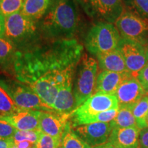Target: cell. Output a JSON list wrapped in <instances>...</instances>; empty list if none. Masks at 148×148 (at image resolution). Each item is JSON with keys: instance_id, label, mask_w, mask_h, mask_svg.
Listing matches in <instances>:
<instances>
[{"instance_id": "6da1fadb", "label": "cell", "mask_w": 148, "mask_h": 148, "mask_svg": "<svg viewBox=\"0 0 148 148\" xmlns=\"http://www.w3.org/2000/svg\"><path fill=\"white\" fill-rule=\"evenodd\" d=\"M84 48L75 38H47L21 46L12 68L16 80L31 88L52 108L61 86L73 82Z\"/></svg>"}, {"instance_id": "7a4b0ae2", "label": "cell", "mask_w": 148, "mask_h": 148, "mask_svg": "<svg viewBox=\"0 0 148 148\" xmlns=\"http://www.w3.org/2000/svg\"><path fill=\"white\" fill-rule=\"evenodd\" d=\"M42 18L40 29L44 38H73L77 27V14L73 0H51Z\"/></svg>"}, {"instance_id": "3957f363", "label": "cell", "mask_w": 148, "mask_h": 148, "mask_svg": "<svg viewBox=\"0 0 148 148\" xmlns=\"http://www.w3.org/2000/svg\"><path fill=\"white\" fill-rule=\"evenodd\" d=\"M98 62L84 53L75 71L73 86L77 108L94 95L97 77Z\"/></svg>"}, {"instance_id": "277c9868", "label": "cell", "mask_w": 148, "mask_h": 148, "mask_svg": "<svg viewBox=\"0 0 148 148\" xmlns=\"http://www.w3.org/2000/svg\"><path fill=\"white\" fill-rule=\"evenodd\" d=\"M121 39L115 25L108 22H99L88 31L85 46L90 53L97 56L118 48Z\"/></svg>"}, {"instance_id": "5b68a950", "label": "cell", "mask_w": 148, "mask_h": 148, "mask_svg": "<svg viewBox=\"0 0 148 148\" xmlns=\"http://www.w3.org/2000/svg\"><path fill=\"white\" fill-rule=\"evenodd\" d=\"M0 84L8 92L19 110L56 112L45 104L32 88L17 80L1 79Z\"/></svg>"}, {"instance_id": "8992f818", "label": "cell", "mask_w": 148, "mask_h": 148, "mask_svg": "<svg viewBox=\"0 0 148 148\" xmlns=\"http://www.w3.org/2000/svg\"><path fill=\"white\" fill-rule=\"evenodd\" d=\"M36 30V21L21 12L5 17L4 36L15 46H23L32 42Z\"/></svg>"}, {"instance_id": "52a82bcc", "label": "cell", "mask_w": 148, "mask_h": 148, "mask_svg": "<svg viewBox=\"0 0 148 148\" xmlns=\"http://www.w3.org/2000/svg\"><path fill=\"white\" fill-rule=\"evenodd\" d=\"M114 24L121 38L134 40L143 45L148 42V18L132 10H124Z\"/></svg>"}, {"instance_id": "ba28073f", "label": "cell", "mask_w": 148, "mask_h": 148, "mask_svg": "<svg viewBox=\"0 0 148 148\" xmlns=\"http://www.w3.org/2000/svg\"><path fill=\"white\" fill-rule=\"evenodd\" d=\"M119 108V102L114 95L95 94L73 111L71 116L72 128L78 126L82 120L104 111Z\"/></svg>"}, {"instance_id": "9c48e42d", "label": "cell", "mask_w": 148, "mask_h": 148, "mask_svg": "<svg viewBox=\"0 0 148 148\" xmlns=\"http://www.w3.org/2000/svg\"><path fill=\"white\" fill-rule=\"evenodd\" d=\"M118 48L123 55L127 71L133 77H136L148 62L144 46L140 42L121 38Z\"/></svg>"}, {"instance_id": "30bf717a", "label": "cell", "mask_w": 148, "mask_h": 148, "mask_svg": "<svg viewBox=\"0 0 148 148\" xmlns=\"http://www.w3.org/2000/svg\"><path fill=\"white\" fill-rule=\"evenodd\" d=\"M73 130L81 139L93 148L108 143L112 126L110 122H97L78 125Z\"/></svg>"}, {"instance_id": "8fae6325", "label": "cell", "mask_w": 148, "mask_h": 148, "mask_svg": "<svg viewBox=\"0 0 148 148\" xmlns=\"http://www.w3.org/2000/svg\"><path fill=\"white\" fill-rule=\"evenodd\" d=\"M71 114L40 111L39 130L42 133L60 140Z\"/></svg>"}, {"instance_id": "7c38bea8", "label": "cell", "mask_w": 148, "mask_h": 148, "mask_svg": "<svg viewBox=\"0 0 148 148\" xmlns=\"http://www.w3.org/2000/svg\"><path fill=\"white\" fill-rule=\"evenodd\" d=\"M145 95V90L138 79L130 77L120 84L114 94L120 106L132 107Z\"/></svg>"}, {"instance_id": "4fadbf2b", "label": "cell", "mask_w": 148, "mask_h": 148, "mask_svg": "<svg viewBox=\"0 0 148 148\" xmlns=\"http://www.w3.org/2000/svg\"><path fill=\"white\" fill-rule=\"evenodd\" d=\"M130 73L102 71L98 73L96 80L95 94L114 95L120 84L125 79L132 77Z\"/></svg>"}, {"instance_id": "5bb4252c", "label": "cell", "mask_w": 148, "mask_h": 148, "mask_svg": "<svg viewBox=\"0 0 148 148\" xmlns=\"http://www.w3.org/2000/svg\"><path fill=\"white\" fill-rule=\"evenodd\" d=\"M92 10L108 23H115L124 11L122 0H87Z\"/></svg>"}, {"instance_id": "9a60e30c", "label": "cell", "mask_w": 148, "mask_h": 148, "mask_svg": "<svg viewBox=\"0 0 148 148\" xmlns=\"http://www.w3.org/2000/svg\"><path fill=\"white\" fill-rule=\"evenodd\" d=\"M40 110H21L10 116H0L18 130L36 131L39 130Z\"/></svg>"}, {"instance_id": "2e32d148", "label": "cell", "mask_w": 148, "mask_h": 148, "mask_svg": "<svg viewBox=\"0 0 148 148\" xmlns=\"http://www.w3.org/2000/svg\"><path fill=\"white\" fill-rule=\"evenodd\" d=\"M140 132L137 127L113 128L108 142L118 148H140Z\"/></svg>"}, {"instance_id": "e0dca14e", "label": "cell", "mask_w": 148, "mask_h": 148, "mask_svg": "<svg viewBox=\"0 0 148 148\" xmlns=\"http://www.w3.org/2000/svg\"><path fill=\"white\" fill-rule=\"evenodd\" d=\"M73 82H68L59 88L52 108L60 114H72L77 108L73 95Z\"/></svg>"}, {"instance_id": "ac0fdd59", "label": "cell", "mask_w": 148, "mask_h": 148, "mask_svg": "<svg viewBox=\"0 0 148 148\" xmlns=\"http://www.w3.org/2000/svg\"><path fill=\"white\" fill-rule=\"evenodd\" d=\"M98 65L103 71L125 73L128 72L123 55L119 48L96 56ZM130 73V72H129Z\"/></svg>"}, {"instance_id": "d6986e66", "label": "cell", "mask_w": 148, "mask_h": 148, "mask_svg": "<svg viewBox=\"0 0 148 148\" xmlns=\"http://www.w3.org/2000/svg\"><path fill=\"white\" fill-rule=\"evenodd\" d=\"M50 1L51 0H25L21 12L36 21L47 12Z\"/></svg>"}, {"instance_id": "ffe728a7", "label": "cell", "mask_w": 148, "mask_h": 148, "mask_svg": "<svg viewBox=\"0 0 148 148\" xmlns=\"http://www.w3.org/2000/svg\"><path fill=\"white\" fill-rule=\"evenodd\" d=\"M110 123L112 129L137 127L136 119L132 113V108L130 106L119 107L117 115Z\"/></svg>"}, {"instance_id": "44dd1931", "label": "cell", "mask_w": 148, "mask_h": 148, "mask_svg": "<svg viewBox=\"0 0 148 148\" xmlns=\"http://www.w3.org/2000/svg\"><path fill=\"white\" fill-rule=\"evenodd\" d=\"M60 148H91L74 132L70 121L67 123L60 140Z\"/></svg>"}, {"instance_id": "7402d4cb", "label": "cell", "mask_w": 148, "mask_h": 148, "mask_svg": "<svg viewBox=\"0 0 148 148\" xmlns=\"http://www.w3.org/2000/svg\"><path fill=\"white\" fill-rule=\"evenodd\" d=\"M131 108L138 128L141 130L148 127L146 122V117L148 114V97L144 96Z\"/></svg>"}, {"instance_id": "603a6c76", "label": "cell", "mask_w": 148, "mask_h": 148, "mask_svg": "<svg viewBox=\"0 0 148 148\" xmlns=\"http://www.w3.org/2000/svg\"><path fill=\"white\" fill-rule=\"evenodd\" d=\"M16 49V46L5 36L0 37V66L12 63Z\"/></svg>"}, {"instance_id": "cb8c5ba5", "label": "cell", "mask_w": 148, "mask_h": 148, "mask_svg": "<svg viewBox=\"0 0 148 148\" xmlns=\"http://www.w3.org/2000/svg\"><path fill=\"white\" fill-rule=\"evenodd\" d=\"M19 110L8 92L0 84V116H10Z\"/></svg>"}, {"instance_id": "d4e9b609", "label": "cell", "mask_w": 148, "mask_h": 148, "mask_svg": "<svg viewBox=\"0 0 148 148\" xmlns=\"http://www.w3.org/2000/svg\"><path fill=\"white\" fill-rule=\"evenodd\" d=\"M119 108L112 109L100 112V113L95 114V115L90 116L89 117L86 118L79 122V125L89 124L92 123H97V122H103V123H109L113 120L117 115Z\"/></svg>"}, {"instance_id": "484cf974", "label": "cell", "mask_w": 148, "mask_h": 148, "mask_svg": "<svg viewBox=\"0 0 148 148\" xmlns=\"http://www.w3.org/2000/svg\"><path fill=\"white\" fill-rule=\"evenodd\" d=\"M25 0H1L0 14L4 17L21 12Z\"/></svg>"}, {"instance_id": "4316f807", "label": "cell", "mask_w": 148, "mask_h": 148, "mask_svg": "<svg viewBox=\"0 0 148 148\" xmlns=\"http://www.w3.org/2000/svg\"><path fill=\"white\" fill-rule=\"evenodd\" d=\"M41 132L40 130L36 131H22L16 130L13 136L14 144L22 141H29L32 143H36L38 141Z\"/></svg>"}, {"instance_id": "83f0119b", "label": "cell", "mask_w": 148, "mask_h": 148, "mask_svg": "<svg viewBox=\"0 0 148 148\" xmlns=\"http://www.w3.org/2000/svg\"><path fill=\"white\" fill-rule=\"evenodd\" d=\"M60 140L42 132L38 141L35 143V148H60Z\"/></svg>"}, {"instance_id": "f1b7e54d", "label": "cell", "mask_w": 148, "mask_h": 148, "mask_svg": "<svg viewBox=\"0 0 148 148\" xmlns=\"http://www.w3.org/2000/svg\"><path fill=\"white\" fill-rule=\"evenodd\" d=\"M16 130L10 123L0 117V138H12Z\"/></svg>"}, {"instance_id": "f546056e", "label": "cell", "mask_w": 148, "mask_h": 148, "mask_svg": "<svg viewBox=\"0 0 148 148\" xmlns=\"http://www.w3.org/2000/svg\"><path fill=\"white\" fill-rule=\"evenodd\" d=\"M130 3L136 13L148 18V0H130Z\"/></svg>"}, {"instance_id": "4dcf8cb0", "label": "cell", "mask_w": 148, "mask_h": 148, "mask_svg": "<svg viewBox=\"0 0 148 148\" xmlns=\"http://www.w3.org/2000/svg\"><path fill=\"white\" fill-rule=\"evenodd\" d=\"M136 78L142 84L145 92L148 90V62L146 65L139 71Z\"/></svg>"}, {"instance_id": "1f68e13d", "label": "cell", "mask_w": 148, "mask_h": 148, "mask_svg": "<svg viewBox=\"0 0 148 148\" xmlns=\"http://www.w3.org/2000/svg\"><path fill=\"white\" fill-rule=\"evenodd\" d=\"M139 143L140 148H148V127L140 130Z\"/></svg>"}, {"instance_id": "d6a6232c", "label": "cell", "mask_w": 148, "mask_h": 148, "mask_svg": "<svg viewBox=\"0 0 148 148\" xmlns=\"http://www.w3.org/2000/svg\"><path fill=\"white\" fill-rule=\"evenodd\" d=\"M14 146V142L12 138H0V148H13Z\"/></svg>"}, {"instance_id": "836d02e7", "label": "cell", "mask_w": 148, "mask_h": 148, "mask_svg": "<svg viewBox=\"0 0 148 148\" xmlns=\"http://www.w3.org/2000/svg\"><path fill=\"white\" fill-rule=\"evenodd\" d=\"M5 17L0 14V37L4 36Z\"/></svg>"}, {"instance_id": "e575fe53", "label": "cell", "mask_w": 148, "mask_h": 148, "mask_svg": "<svg viewBox=\"0 0 148 148\" xmlns=\"http://www.w3.org/2000/svg\"><path fill=\"white\" fill-rule=\"evenodd\" d=\"M93 148H118V147H116V146L113 145L112 144H111L110 143H109V142H108V143L104 144V145L98 146V147H93Z\"/></svg>"}, {"instance_id": "d590c367", "label": "cell", "mask_w": 148, "mask_h": 148, "mask_svg": "<svg viewBox=\"0 0 148 148\" xmlns=\"http://www.w3.org/2000/svg\"><path fill=\"white\" fill-rule=\"evenodd\" d=\"M143 46H144V47H145L146 53H147V57H148V42H147V44H145V45H143Z\"/></svg>"}, {"instance_id": "8d00e7d4", "label": "cell", "mask_w": 148, "mask_h": 148, "mask_svg": "<svg viewBox=\"0 0 148 148\" xmlns=\"http://www.w3.org/2000/svg\"><path fill=\"white\" fill-rule=\"evenodd\" d=\"M146 122H147V127H148V114L147 115V117H146Z\"/></svg>"}, {"instance_id": "74e56055", "label": "cell", "mask_w": 148, "mask_h": 148, "mask_svg": "<svg viewBox=\"0 0 148 148\" xmlns=\"http://www.w3.org/2000/svg\"><path fill=\"white\" fill-rule=\"evenodd\" d=\"M145 96H146V97H148V90L147 92H145Z\"/></svg>"}, {"instance_id": "f35d334b", "label": "cell", "mask_w": 148, "mask_h": 148, "mask_svg": "<svg viewBox=\"0 0 148 148\" xmlns=\"http://www.w3.org/2000/svg\"><path fill=\"white\" fill-rule=\"evenodd\" d=\"M0 1H1V0H0Z\"/></svg>"}]
</instances>
